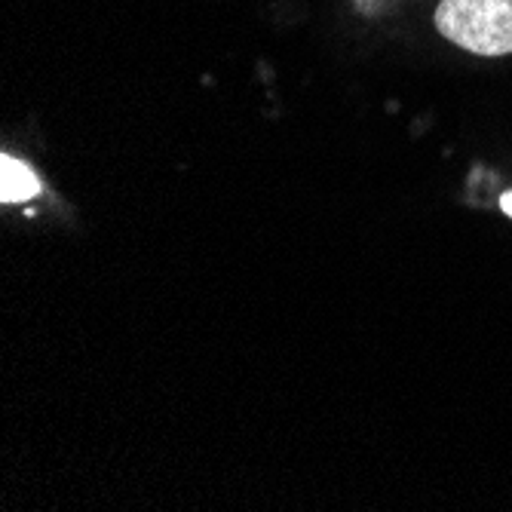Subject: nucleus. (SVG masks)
Wrapping results in <instances>:
<instances>
[{
	"mask_svg": "<svg viewBox=\"0 0 512 512\" xmlns=\"http://www.w3.org/2000/svg\"><path fill=\"white\" fill-rule=\"evenodd\" d=\"M500 206H503V212H506V215L512 218V191H509V194H506V197L500 200Z\"/></svg>",
	"mask_w": 512,
	"mask_h": 512,
	"instance_id": "7ed1b4c3",
	"label": "nucleus"
},
{
	"mask_svg": "<svg viewBox=\"0 0 512 512\" xmlns=\"http://www.w3.org/2000/svg\"><path fill=\"white\" fill-rule=\"evenodd\" d=\"M436 28L445 40L476 56L512 53V0H442Z\"/></svg>",
	"mask_w": 512,
	"mask_h": 512,
	"instance_id": "f257e3e1",
	"label": "nucleus"
},
{
	"mask_svg": "<svg viewBox=\"0 0 512 512\" xmlns=\"http://www.w3.org/2000/svg\"><path fill=\"white\" fill-rule=\"evenodd\" d=\"M37 191H40V181L25 163H19L13 157L0 160V200L22 203V200H31Z\"/></svg>",
	"mask_w": 512,
	"mask_h": 512,
	"instance_id": "f03ea898",
	"label": "nucleus"
}]
</instances>
